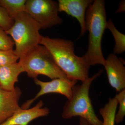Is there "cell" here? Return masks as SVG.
<instances>
[{"mask_svg":"<svg viewBox=\"0 0 125 125\" xmlns=\"http://www.w3.org/2000/svg\"><path fill=\"white\" fill-rule=\"evenodd\" d=\"M40 45L49 50L56 64L68 79L83 82L89 78L90 65L83 56L75 54L71 40L42 36Z\"/></svg>","mask_w":125,"mask_h":125,"instance_id":"cell-1","label":"cell"},{"mask_svg":"<svg viewBox=\"0 0 125 125\" xmlns=\"http://www.w3.org/2000/svg\"><path fill=\"white\" fill-rule=\"evenodd\" d=\"M85 21L89 36L88 49L83 57L90 66L104 65L106 59L103 54L102 42L107 22L104 0H94L87 8Z\"/></svg>","mask_w":125,"mask_h":125,"instance_id":"cell-2","label":"cell"},{"mask_svg":"<svg viewBox=\"0 0 125 125\" xmlns=\"http://www.w3.org/2000/svg\"><path fill=\"white\" fill-rule=\"evenodd\" d=\"M103 71L101 70L92 77L83 81L80 85L74 86L72 96L64 106L62 118L70 119L73 117L80 116L86 120L90 125H103L102 122L95 114L89 96L91 84Z\"/></svg>","mask_w":125,"mask_h":125,"instance_id":"cell-3","label":"cell"},{"mask_svg":"<svg viewBox=\"0 0 125 125\" xmlns=\"http://www.w3.org/2000/svg\"><path fill=\"white\" fill-rule=\"evenodd\" d=\"M14 23L6 33L13 41L14 52L22 58L34 48L40 45L42 36L40 26L25 11L20 13L14 18Z\"/></svg>","mask_w":125,"mask_h":125,"instance_id":"cell-4","label":"cell"},{"mask_svg":"<svg viewBox=\"0 0 125 125\" xmlns=\"http://www.w3.org/2000/svg\"><path fill=\"white\" fill-rule=\"evenodd\" d=\"M19 59V62L24 72L34 79L39 75H45L52 80L68 79L56 64L49 50L42 45L36 46Z\"/></svg>","mask_w":125,"mask_h":125,"instance_id":"cell-5","label":"cell"},{"mask_svg":"<svg viewBox=\"0 0 125 125\" xmlns=\"http://www.w3.org/2000/svg\"><path fill=\"white\" fill-rule=\"evenodd\" d=\"M25 11L37 23L41 29L61 24L58 15V3L52 0H26Z\"/></svg>","mask_w":125,"mask_h":125,"instance_id":"cell-6","label":"cell"},{"mask_svg":"<svg viewBox=\"0 0 125 125\" xmlns=\"http://www.w3.org/2000/svg\"><path fill=\"white\" fill-rule=\"evenodd\" d=\"M77 81L68 79L57 78L49 82H44L37 78L34 79L35 83L40 86V90L34 98L27 101L21 107L22 109H28L34 101L40 96L47 94H61L66 97L68 99H70L72 96L73 88L76 85Z\"/></svg>","mask_w":125,"mask_h":125,"instance_id":"cell-7","label":"cell"},{"mask_svg":"<svg viewBox=\"0 0 125 125\" xmlns=\"http://www.w3.org/2000/svg\"><path fill=\"white\" fill-rule=\"evenodd\" d=\"M125 63L113 53L109 54L105 60L104 66L110 85L120 92L125 88Z\"/></svg>","mask_w":125,"mask_h":125,"instance_id":"cell-8","label":"cell"},{"mask_svg":"<svg viewBox=\"0 0 125 125\" xmlns=\"http://www.w3.org/2000/svg\"><path fill=\"white\" fill-rule=\"evenodd\" d=\"M92 0H58L59 12H65L75 18L81 27L80 36H84L87 32L85 16L88 7L93 2Z\"/></svg>","mask_w":125,"mask_h":125,"instance_id":"cell-9","label":"cell"},{"mask_svg":"<svg viewBox=\"0 0 125 125\" xmlns=\"http://www.w3.org/2000/svg\"><path fill=\"white\" fill-rule=\"evenodd\" d=\"M21 94L18 87L12 91H6L0 88V125L21 108L19 102Z\"/></svg>","mask_w":125,"mask_h":125,"instance_id":"cell-10","label":"cell"},{"mask_svg":"<svg viewBox=\"0 0 125 125\" xmlns=\"http://www.w3.org/2000/svg\"><path fill=\"white\" fill-rule=\"evenodd\" d=\"M43 105L42 101H40L32 108L22 109L21 108L1 125H28L36 118L49 114V109L42 108Z\"/></svg>","mask_w":125,"mask_h":125,"instance_id":"cell-11","label":"cell"},{"mask_svg":"<svg viewBox=\"0 0 125 125\" xmlns=\"http://www.w3.org/2000/svg\"><path fill=\"white\" fill-rule=\"evenodd\" d=\"M23 72L19 62L0 66V88L6 91H13L19 75Z\"/></svg>","mask_w":125,"mask_h":125,"instance_id":"cell-12","label":"cell"},{"mask_svg":"<svg viewBox=\"0 0 125 125\" xmlns=\"http://www.w3.org/2000/svg\"><path fill=\"white\" fill-rule=\"evenodd\" d=\"M118 103L115 97L109 98L108 103L99 110L103 117V125H114L115 117Z\"/></svg>","mask_w":125,"mask_h":125,"instance_id":"cell-13","label":"cell"},{"mask_svg":"<svg viewBox=\"0 0 125 125\" xmlns=\"http://www.w3.org/2000/svg\"><path fill=\"white\" fill-rule=\"evenodd\" d=\"M106 28L111 31L115 40L113 54L116 55L123 53L125 51V34L121 33L117 29L111 19L107 22Z\"/></svg>","mask_w":125,"mask_h":125,"instance_id":"cell-14","label":"cell"},{"mask_svg":"<svg viewBox=\"0 0 125 125\" xmlns=\"http://www.w3.org/2000/svg\"><path fill=\"white\" fill-rule=\"evenodd\" d=\"M26 0H0V6L4 8L14 20L18 14L25 11Z\"/></svg>","mask_w":125,"mask_h":125,"instance_id":"cell-15","label":"cell"},{"mask_svg":"<svg viewBox=\"0 0 125 125\" xmlns=\"http://www.w3.org/2000/svg\"><path fill=\"white\" fill-rule=\"evenodd\" d=\"M119 104V109L115 117V122L117 124L123 121L125 115V90L121 91L115 97Z\"/></svg>","mask_w":125,"mask_h":125,"instance_id":"cell-16","label":"cell"},{"mask_svg":"<svg viewBox=\"0 0 125 125\" xmlns=\"http://www.w3.org/2000/svg\"><path fill=\"white\" fill-rule=\"evenodd\" d=\"M14 43L10 36L0 27V50L7 51L13 50Z\"/></svg>","mask_w":125,"mask_h":125,"instance_id":"cell-17","label":"cell"},{"mask_svg":"<svg viewBox=\"0 0 125 125\" xmlns=\"http://www.w3.org/2000/svg\"><path fill=\"white\" fill-rule=\"evenodd\" d=\"M19 58L13 50L4 51L0 50V66L17 62Z\"/></svg>","mask_w":125,"mask_h":125,"instance_id":"cell-18","label":"cell"},{"mask_svg":"<svg viewBox=\"0 0 125 125\" xmlns=\"http://www.w3.org/2000/svg\"><path fill=\"white\" fill-rule=\"evenodd\" d=\"M14 23V20L9 16L6 10L0 6V27L6 31L12 27Z\"/></svg>","mask_w":125,"mask_h":125,"instance_id":"cell-19","label":"cell"},{"mask_svg":"<svg viewBox=\"0 0 125 125\" xmlns=\"http://www.w3.org/2000/svg\"><path fill=\"white\" fill-rule=\"evenodd\" d=\"M125 11V1H121L120 3L118 6V9L116 11V13H120L123 12Z\"/></svg>","mask_w":125,"mask_h":125,"instance_id":"cell-20","label":"cell"},{"mask_svg":"<svg viewBox=\"0 0 125 125\" xmlns=\"http://www.w3.org/2000/svg\"><path fill=\"white\" fill-rule=\"evenodd\" d=\"M79 125H90L86 120L80 117Z\"/></svg>","mask_w":125,"mask_h":125,"instance_id":"cell-21","label":"cell"}]
</instances>
